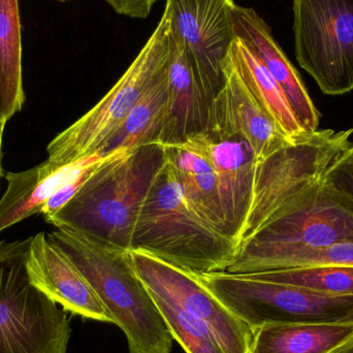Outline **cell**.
Masks as SVG:
<instances>
[{"instance_id": "cell-1", "label": "cell", "mask_w": 353, "mask_h": 353, "mask_svg": "<svg viewBox=\"0 0 353 353\" xmlns=\"http://www.w3.org/2000/svg\"><path fill=\"white\" fill-rule=\"evenodd\" d=\"M165 161V146L161 144L115 151L46 221L103 244L132 250L139 216Z\"/></svg>"}, {"instance_id": "cell-2", "label": "cell", "mask_w": 353, "mask_h": 353, "mask_svg": "<svg viewBox=\"0 0 353 353\" xmlns=\"http://www.w3.org/2000/svg\"><path fill=\"white\" fill-rule=\"evenodd\" d=\"M97 292L114 325L128 339V353H172L173 336L128 251L66 228L48 234Z\"/></svg>"}, {"instance_id": "cell-3", "label": "cell", "mask_w": 353, "mask_h": 353, "mask_svg": "<svg viewBox=\"0 0 353 353\" xmlns=\"http://www.w3.org/2000/svg\"><path fill=\"white\" fill-rule=\"evenodd\" d=\"M132 250L203 275L226 272L236 245L188 205L165 159L139 216Z\"/></svg>"}, {"instance_id": "cell-4", "label": "cell", "mask_w": 353, "mask_h": 353, "mask_svg": "<svg viewBox=\"0 0 353 353\" xmlns=\"http://www.w3.org/2000/svg\"><path fill=\"white\" fill-rule=\"evenodd\" d=\"M336 243H353V203L321 179L288 201L241 243L226 272L249 274L271 255Z\"/></svg>"}, {"instance_id": "cell-5", "label": "cell", "mask_w": 353, "mask_h": 353, "mask_svg": "<svg viewBox=\"0 0 353 353\" xmlns=\"http://www.w3.org/2000/svg\"><path fill=\"white\" fill-rule=\"evenodd\" d=\"M171 46V20L165 10L146 45L113 88L90 111L51 141L47 161L54 165H63L101 153L141 97L165 72Z\"/></svg>"}, {"instance_id": "cell-6", "label": "cell", "mask_w": 353, "mask_h": 353, "mask_svg": "<svg viewBox=\"0 0 353 353\" xmlns=\"http://www.w3.org/2000/svg\"><path fill=\"white\" fill-rule=\"evenodd\" d=\"M30 243L0 242V353H68V315L29 278Z\"/></svg>"}, {"instance_id": "cell-7", "label": "cell", "mask_w": 353, "mask_h": 353, "mask_svg": "<svg viewBox=\"0 0 353 353\" xmlns=\"http://www.w3.org/2000/svg\"><path fill=\"white\" fill-rule=\"evenodd\" d=\"M199 277L252 332L276 323H353V296H331L228 272Z\"/></svg>"}, {"instance_id": "cell-8", "label": "cell", "mask_w": 353, "mask_h": 353, "mask_svg": "<svg viewBox=\"0 0 353 353\" xmlns=\"http://www.w3.org/2000/svg\"><path fill=\"white\" fill-rule=\"evenodd\" d=\"M352 134L353 128L307 132L257 161L252 201L239 245L250 238L288 201L321 181L350 148Z\"/></svg>"}, {"instance_id": "cell-9", "label": "cell", "mask_w": 353, "mask_h": 353, "mask_svg": "<svg viewBox=\"0 0 353 353\" xmlns=\"http://www.w3.org/2000/svg\"><path fill=\"white\" fill-rule=\"evenodd\" d=\"M299 64L327 95L353 90V0H292Z\"/></svg>"}, {"instance_id": "cell-10", "label": "cell", "mask_w": 353, "mask_h": 353, "mask_svg": "<svg viewBox=\"0 0 353 353\" xmlns=\"http://www.w3.org/2000/svg\"><path fill=\"white\" fill-rule=\"evenodd\" d=\"M172 32L184 48L211 109L223 88V66L236 39L234 0H165Z\"/></svg>"}, {"instance_id": "cell-11", "label": "cell", "mask_w": 353, "mask_h": 353, "mask_svg": "<svg viewBox=\"0 0 353 353\" xmlns=\"http://www.w3.org/2000/svg\"><path fill=\"white\" fill-rule=\"evenodd\" d=\"M128 254L151 294L207 323L226 353H250L253 336L250 327L210 292L197 274L142 251L128 250Z\"/></svg>"}, {"instance_id": "cell-12", "label": "cell", "mask_w": 353, "mask_h": 353, "mask_svg": "<svg viewBox=\"0 0 353 353\" xmlns=\"http://www.w3.org/2000/svg\"><path fill=\"white\" fill-rule=\"evenodd\" d=\"M184 146L205 155L217 176L226 234L238 249L252 201L257 159L245 139L201 132L190 137Z\"/></svg>"}, {"instance_id": "cell-13", "label": "cell", "mask_w": 353, "mask_h": 353, "mask_svg": "<svg viewBox=\"0 0 353 353\" xmlns=\"http://www.w3.org/2000/svg\"><path fill=\"white\" fill-rule=\"evenodd\" d=\"M223 72V88L212 103L205 132L245 139L257 161L294 142L284 136L251 94L239 76L230 54L224 62Z\"/></svg>"}, {"instance_id": "cell-14", "label": "cell", "mask_w": 353, "mask_h": 353, "mask_svg": "<svg viewBox=\"0 0 353 353\" xmlns=\"http://www.w3.org/2000/svg\"><path fill=\"white\" fill-rule=\"evenodd\" d=\"M27 270L31 282L64 310L113 323L92 286L45 232L31 236Z\"/></svg>"}, {"instance_id": "cell-15", "label": "cell", "mask_w": 353, "mask_h": 353, "mask_svg": "<svg viewBox=\"0 0 353 353\" xmlns=\"http://www.w3.org/2000/svg\"><path fill=\"white\" fill-rule=\"evenodd\" d=\"M232 17L236 39L259 58L279 85L303 130L306 132L319 130V112L300 74L278 45L269 25L253 8L236 4Z\"/></svg>"}, {"instance_id": "cell-16", "label": "cell", "mask_w": 353, "mask_h": 353, "mask_svg": "<svg viewBox=\"0 0 353 353\" xmlns=\"http://www.w3.org/2000/svg\"><path fill=\"white\" fill-rule=\"evenodd\" d=\"M105 157L97 153L63 165H54L46 161L27 171L6 173L8 187L0 199V232L41 213L54 193Z\"/></svg>"}, {"instance_id": "cell-17", "label": "cell", "mask_w": 353, "mask_h": 353, "mask_svg": "<svg viewBox=\"0 0 353 353\" xmlns=\"http://www.w3.org/2000/svg\"><path fill=\"white\" fill-rule=\"evenodd\" d=\"M167 74L169 105L161 145L176 146L207 130L210 105L195 78L184 48L173 32Z\"/></svg>"}, {"instance_id": "cell-18", "label": "cell", "mask_w": 353, "mask_h": 353, "mask_svg": "<svg viewBox=\"0 0 353 353\" xmlns=\"http://www.w3.org/2000/svg\"><path fill=\"white\" fill-rule=\"evenodd\" d=\"M165 159L175 172L188 205L208 223L228 236L217 176L209 159L184 145L165 146Z\"/></svg>"}, {"instance_id": "cell-19", "label": "cell", "mask_w": 353, "mask_h": 353, "mask_svg": "<svg viewBox=\"0 0 353 353\" xmlns=\"http://www.w3.org/2000/svg\"><path fill=\"white\" fill-rule=\"evenodd\" d=\"M353 336V323H276L253 331L250 353H327Z\"/></svg>"}, {"instance_id": "cell-20", "label": "cell", "mask_w": 353, "mask_h": 353, "mask_svg": "<svg viewBox=\"0 0 353 353\" xmlns=\"http://www.w3.org/2000/svg\"><path fill=\"white\" fill-rule=\"evenodd\" d=\"M230 56L239 76L284 136L296 141L307 134L299 123L282 89L259 58L240 39H234Z\"/></svg>"}, {"instance_id": "cell-21", "label": "cell", "mask_w": 353, "mask_h": 353, "mask_svg": "<svg viewBox=\"0 0 353 353\" xmlns=\"http://www.w3.org/2000/svg\"><path fill=\"white\" fill-rule=\"evenodd\" d=\"M168 105L169 80L165 68V72L141 97L121 128L108 141L101 153L110 155L120 149L161 144L167 124Z\"/></svg>"}, {"instance_id": "cell-22", "label": "cell", "mask_w": 353, "mask_h": 353, "mask_svg": "<svg viewBox=\"0 0 353 353\" xmlns=\"http://www.w3.org/2000/svg\"><path fill=\"white\" fill-rule=\"evenodd\" d=\"M24 101L18 0H0V119L6 123Z\"/></svg>"}, {"instance_id": "cell-23", "label": "cell", "mask_w": 353, "mask_h": 353, "mask_svg": "<svg viewBox=\"0 0 353 353\" xmlns=\"http://www.w3.org/2000/svg\"><path fill=\"white\" fill-rule=\"evenodd\" d=\"M254 279L308 288L331 296H353V267L319 265L243 274Z\"/></svg>"}, {"instance_id": "cell-24", "label": "cell", "mask_w": 353, "mask_h": 353, "mask_svg": "<svg viewBox=\"0 0 353 353\" xmlns=\"http://www.w3.org/2000/svg\"><path fill=\"white\" fill-rule=\"evenodd\" d=\"M151 296L173 339L186 353H226L207 323L155 294Z\"/></svg>"}, {"instance_id": "cell-25", "label": "cell", "mask_w": 353, "mask_h": 353, "mask_svg": "<svg viewBox=\"0 0 353 353\" xmlns=\"http://www.w3.org/2000/svg\"><path fill=\"white\" fill-rule=\"evenodd\" d=\"M319 265L353 267V243H336L284 251L259 261L249 274Z\"/></svg>"}, {"instance_id": "cell-26", "label": "cell", "mask_w": 353, "mask_h": 353, "mask_svg": "<svg viewBox=\"0 0 353 353\" xmlns=\"http://www.w3.org/2000/svg\"><path fill=\"white\" fill-rule=\"evenodd\" d=\"M323 181L353 203V143L327 170Z\"/></svg>"}, {"instance_id": "cell-27", "label": "cell", "mask_w": 353, "mask_h": 353, "mask_svg": "<svg viewBox=\"0 0 353 353\" xmlns=\"http://www.w3.org/2000/svg\"><path fill=\"white\" fill-rule=\"evenodd\" d=\"M110 155L105 157L103 161H99L97 165H92L90 169L87 170L86 172L81 174L80 176L74 178V180L70 181L68 184L64 185L57 192L54 193V194L50 197L49 201L45 203L43 210H41V214H43V218H45L46 220L49 219L56 212L59 211L65 203H68V201L77 194V192L80 190L81 187L85 184V182L88 180L89 176L92 175L93 172H94Z\"/></svg>"}, {"instance_id": "cell-28", "label": "cell", "mask_w": 353, "mask_h": 353, "mask_svg": "<svg viewBox=\"0 0 353 353\" xmlns=\"http://www.w3.org/2000/svg\"><path fill=\"white\" fill-rule=\"evenodd\" d=\"M117 14L132 19H146L159 0H105Z\"/></svg>"}, {"instance_id": "cell-29", "label": "cell", "mask_w": 353, "mask_h": 353, "mask_svg": "<svg viewBox=\"0 0 353 353\" xmlns=\"http://www.w3.org/2000/svg\"><path fill=\"white\" fill-rule=\"evenodd\" d=\"M327 353H353V336Z\"/></svg>"}, {"instance_id": "cell-30", "label": "cell", "mask_w": 353, "mask_h": 353, "mask_svg": "<svg viewBox=\"0 0 353 353\" xmlns=\"http://www.w3.org/2000/svg\"><path fill=\"white\" fill-rule=\"evenodd\" d=\"M6 122L2 121L0 119V176H1V144H2V136H3L4 126H6Z\"/></svg>"}, {"instance_id": "cell-31", "label": "cell", "mask_w": 353, "mask_h": 353, "mask_svg": "<svg viewBox=\"0 0 353 353\" xmlns=\"http://www.w3.org/2000/svg\"><path fill=\"white\" fill-rule=\"evenodd\" d=\"M56 1H58V2H65V1H68V0H56Z\"/></svg>"}]
</instances>
